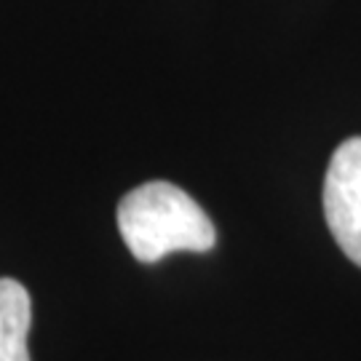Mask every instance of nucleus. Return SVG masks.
<instances>
[{"label": "nucleus", "instance_id": "nucleus-1", "mask_svg": "<svg viewBox=\"0 0 361 361\" xmlns=\"http://www.w3.org/2000/svg\"><path fill=\"white\" fill-rule=\"evenodd\" d=\"M118 231L140 262H158L171 252H209L217 244V231L195 198L161 180L121 198Z\"/></svg>", "mask_w": 361, "mask_h": 361}, {"label": "nucleus", "instance_id": "nucleus-2", "mask_svg": "<svg viewBox=\"0 0 361 361\" xmlns=\"http://www.w3.org/2000/svg\"><path fill=\"white\" fill-rule=\"evenodd\" d=\"M322 198L337 246L361 268V137H350L332 153Z\"/></svg>", "mask_w": 361, "mask_h": 361}, {"label": "nucleus", "instance_id": "nucleus-3", "mask_svg": "<svg viewBox=\"0 0 361 361\" xmlns=\"http://www.w3.org/2000/svg\"><path fill=\"white\" fill-rule=\"evenodd\" d=\"M30 322L32 302L25 284L16 279H0V361H30Z\"/></svg>", "mask_w": 361, "mask_h": 361}]
</instances>
